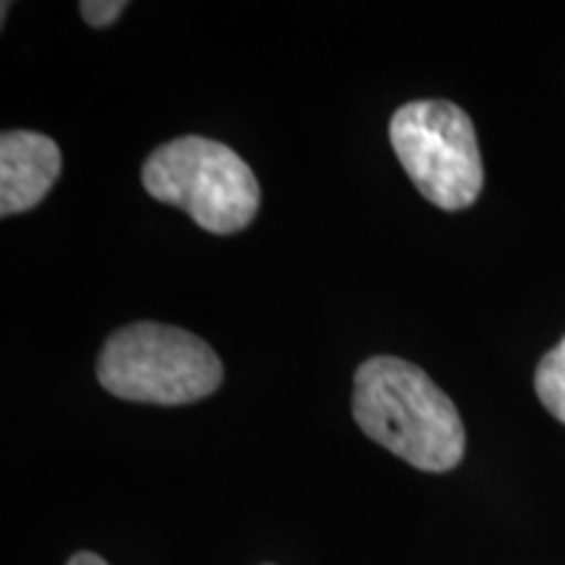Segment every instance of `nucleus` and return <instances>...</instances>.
Listing matches in <instances>:
<instances>
[{
	"mask_svg": "<svg viewBox=\"0 0 565 565\" xmlns=\"http://www.w3.org/2000/svg\"><path fill=\"white\" fill-rule=\"evenodd\" d=\"M353 419L370 440L419 471L443 475L463 458L466 433L454 401L404 359L374 356L359 366Z\"/></svg>",
	"mask_w": 565,
	"mask_h": 565,
	"instance_id": "obj_1",
	"label": "nucleus"
},
{
	"mask_svg": "<svg viewBox=\"0 0 565 565\" xmlns=\"http://www.w3.org/2000/svg\"><path fill=\"white\" fill-rule=\"evenodd\" d=\"M68 565H108V563H105L103 557L95 555V553H76L68 561Z\"/></svg>",
	"mask_w": 565,
	"mask_h": 565,
	"instance_id": "obj_8",
	"label": "nucleus"
},
{
	"mask_svg": "<svg viewBox=\"0 0 565 565\" xmlns=\"http://www.w3.org/2000/svg\"><path fill=\"white\" fill-rule=\"evenodd\" d=\"M61 173V150L38 131H6L0 139V215H19L45 200Z\"/></svg>",
	"mask_w": 565,
	"mask_h": 565,
	"instance_id": "obj_5",
	"label": "nucleus"
},
{
	"mask_svg": "<svg viewBox=\"0 0 565 565\" xmlns=\"http://www.w3.org/2000/svg\"><path fill=\"white\" fill-rule=\"evenodd\" d=\"M141 183L158 202L192 215L210 233H236L259 210V183L228 145L204 137H179L162 145L141 168Z\"/></svg>",
	"mask_w": 565,
	"mask_h": 565,
	"instance_id": "obj_3",
	"label": "nucleus"
},
{
	"mask_svg": "<svg viewBox=\"0 0 565 565\" xmlns=\"http://www.w3.org/2000/svg\"><path fill=\"white\" fill-rule=\"evenodd\" d=\"M391 145L424 200L443 210L477 202L484 183L471 118L448 100H416L395 110Z\"/></svg>",
	"mask_w": 565,
	"mask_h": 565,
	"instance_id": "obj_4",
	"label": "nucleus"
},
{
	"mask_svg": "<svg viewBox=\"0 0 565 565\" xmlns=\"http://www.w3.org/2000/svg\"><path fill=\"white\" fill-rule=\"evenodd\" d=\"M534 387L547 412L565 424V338L536 366Z\"/></svg>",
	"mask_w": 565,
	"mask_h": 565,
	"instance_id": "obj_6",
	"label": "nucleus"
},
{
	"mask_svg": "<svg viewBox=\"0 0 565 565\" xmlns=\"http://www.w3.org/2000/svg\"><path fill=\"white\" fill-rule=\"evenodd\" d=\"M79 11L89 26L103 30V26L113 24V21L121 17L126 11V3L124 0H82Z\"/></svg>",
	"mask_w": 565,
	"mask_h": 565,
	"instance_id": "obj_7",
	"label": "nucleus"
},
{
	"mask_svg": "<svg viewBox=\"0 0 565 565\" xmlns=\"http://www.w3.org/2000/svg\"><path fill=\"white\" fill-rule=\"evenodd\" d=\"M97 380L134 404L183 406L207 398L223 383V364L202 338L158 322L116 330L97 359Z\"/></svg>",
	"mask_w": 565,
	"mask_h": 565,
	"instance_id": "obj_2",
	"label": "nucleus"
}]
</instances>
